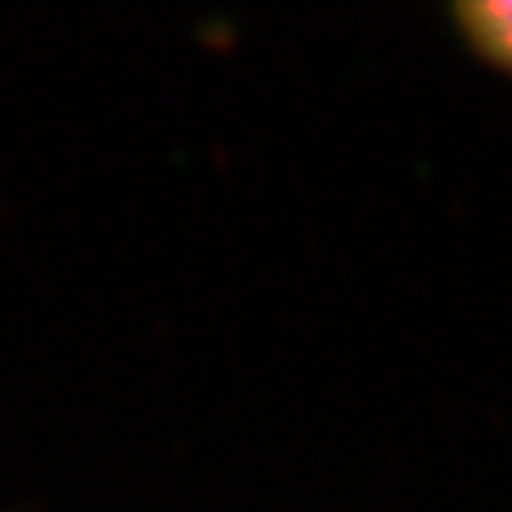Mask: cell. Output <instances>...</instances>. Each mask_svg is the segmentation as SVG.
Listing matches in <instances>:
<instances>
[{
    "mask_svg": "<svg viewBox=\"0 0 512 512\" xmlns=\"http://www.w3.org/2000/svg\"><path fill=\"white\" fill-rule=\"evenodd\" d=\"M459 38L501 73L512 76V0H482V4H459L452 8Z\"/></svg>",
    "mask_w": 512,
    "mask_h": 512,
    "instance_id": "obj_1",
    "label": "cell"
}]
</instances>
